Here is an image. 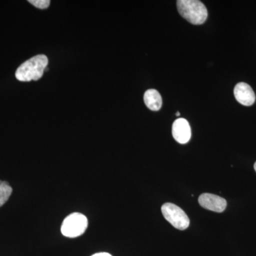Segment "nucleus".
Returning a JSON list of instances; mask_svg holds the SVG:
<instances>
[{"label": "nucleus", "mask_w": 256, "mask_h": 256, "mask_svg": "<svg viewBox=\"0 0 256 256\" xmlns=\"http://www.w3.org/2000/svg\"><path fill=\"white\" fill-rule=\"evenodd\" d=\"M88 227L86 216L80 213H73L64 220L62 233L64 236L76 238L84 234Z\"/></svg>", "instance_id": "obj_3"}, {"label": "nucleus", "mask_w": 256, "mask_h": 256, "mask_svg": "<svg viewBox=\"0 0 256 256\" xmlns=\"http://www.w3.org/2000/svg\"><path fill=\"white\" fill-rule=\"evenodd\" d=\"M172 136L180 144H186L192 136L191 128L186 120L176 119L172 124Z\"/></svg>", "instance_id": "obj_6"}, {"label": "nucleus", "mask_w": 256, "mask_h": 256, "mask_svg": "<svg viewBox=\"0 0 256 256\" xmlns=\"http://www.w3.org/2000/svg\"><path fill=\"white\" fill-rule=\"evenodd\" d=\"M254 170H255V171L256 172V162L255 164H254Z\"/></svg>", "instance_id": "obj_12"}, {"label": "nucleus", "mask_w": 256, "mask_h": 256, "mask_svg": "<svg viewBox=\"0 0 256 256\" xmlns=\"http://www.w3.org/2000/svg\"><path fill=\"white\" fill-rule=\"evenodd\" d=\"M162 213L169 223L178 230H185L190 226V218L180 207L174 204L165 203L162 206Z\"/></svg>", "instance_id": "obj_4"}, {"label": "nucleus", "mask_w": 256, "mask_h": 256, "mask_svg": "<svg viewBox=\"0 0 256 256\" xmlns=\"http://www.w3.org/2000/svg\"><path fill=\"white\" fill-rule=\"evenodd\" d=\"M176 116H180V112H176Z\"/></svg>", "instance_id": "obj_13"}, {"label": "nucleus", "mask_w": 256, "mask_h": 256, "mask_svg": "<svg viewBox=\"0 0 256 256\" xmlns=\"http://www.w3.org/2000/svg\"><path fill=\"white\" fill-rule=\"evenodd\" d=\"M12 193V188L6 182L0 180V207L6 203Z\"/></svg>", "instance_id": "obj_9"}, {"label": "nucleus", "mask_w": 256, "mask_h": 256, "mask_svg": "<svg viewBox=\"0 0 256 256\" xmlns=\"http://www.w3.org/2000/svg\"><path fill=\"white\" fill-rule=\"evenodd\" d=\"M92 256H112L108 252H98V254H94Z\"/></svg>", "instance_id": "obj_11"}, {"label": "nucleus", "mask_w": 256, "mask_h": 256, "mask_svg": "<svg viewBox=\"0 0 256 256\" xmlns=\"http://www.w3.org/2000/svg\"><path fill=\"white\" fill-rule=\"evenodd\" d=\"M28 2L38 9L44 10L50 6V0H28Z\"/></svg>", "instance_id": "obj_10"}, {"label": "nucleus", "mask_w": 256, "mask_h": 256, "mask_svg": "<svg viewBox=\"0 0 256 256\" xmlns=\"http://www.w3.org/2000/svg\"><path fill=\"white\" fill-rule=\"evenodd\" d=\"M176 6L178 13L188 22L200 25L206 22L208 12L202 2L198 0H178Z\"/></svg>", "instance_id": "obj_2"}, {"label": "nucleus", "mask_w": 256, "mask_h": 256, "mask_svg": "<svg viewBox=\"0 0 256 256\" xmlns=\"http://www.w3.org/2000/svg\"><path fill=\"white\" fill-rule=\"evenodd\" d=\"M198 203L203 208L218 213L223 212L227 206L226 200L225 198L208 193L202 194L198 197Z\"/></svg>", "instance_id": "obj_5"}, {"label": "nucleus", "mask_w": 256, "mask_h": 256, "mask_svg": "<svg viewBox=\"0 0 256 256\" xmlns=\"http://www.w3.org/2000/svg\"><path fill=\"white\" fill-rule=\"evenodd\" d=\"M144 104L150 110L158 111L162 105V99L156 89H150L144 92Z\"/></svg>", "instance_id": "obj_8"}, {"label": "nucleus", "mask_w": 256, "mask_h": 256, "mask_svg": "<svg viewBox=\"0 0 256 256\" xmlns=\"http://www.w3.org/2000/svg\"><path fill=\"white\" fill-rule=\"evenodd\" d=\"M48 65V58L45 55L40 54L22 64L15 73L18 80L22 82L38 80L43 76Z\"/></svg>", "instance_id": "obj_1"}, {"label": "nucleus", "mask_w": 256, "mask_h": 256, "mask_svg": "<svg viewBox=\"0 0 256 256\" xmlns=\"http://www.w3.org/2000/svg\"><path fill=\"white\" fill-rule=\"evenodd\" d=\"M234 96L239 104L242 106H250L255 102V92L252 88L246 82H238L234 88Z\"/></svg>", "instance_id": "obj_7"}]
</instances>
